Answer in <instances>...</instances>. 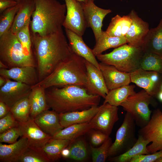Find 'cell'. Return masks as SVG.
I'll use <instances>...</instances> for the list:
<instances>
[{
    "instance_id": "9c48e42d",
    "label": "cell",
    "mask_w": 162,
    "mask_h": 162,
    "mask_svg": "<svg viewBox=\"0 0 162 162\" xmlns=\"http://www.w3.org/2000/svg\"><path fill=\"white\" fill-rule=\"evenodd\" d=\"M138 132L151 142L147 147L149 154L162 150V112L159 108L153 110L148 123Z\"/></svg>"
},
{
    "instance_id": "52a82bcc",
    "label": "cell",
    "mask_w": 162,
    "mask_h": 162,
    "mask_svg": "<svg viewBox=\"0 0 162 162\" xmlns=\"http://www.w3.org/2000/svg\"><path fill=\"white\" fill-rule=\"evenodd\" d=\"M154 98L143 89L128 97L120 106L130 115L136 125L142 128L147 124L151 118L152 111L149 105H156Z\"/></svg>"
},
{
    "instance_id": "f5cc1de1",
    "label": "cell",
    "mask_w": 162,
    "mask_h": 162,
    "mask_svg": "<svg viewBox=\"0 0 162 162\" xmlns=\"http://www.w3.org/2000/svg\"><path fill=\"white\" fill-rule=\"evenodd\" d=\"M155 162H162V157L157 160Z\"/></svg>"
},
{
    "instance_id": "ac0fdd59",
    "label": "cell",
    "mask_w": 162,
    "mask_h": 162,
    "mask_svg": "<svg viewBox=\"0 0 162 162\" xmlns=\"http://www.w3.org/2000/svg\"><path fill=\"white\" fill-rule=\"evenodd\" d=\"M35 67L26 66L9 69L0 68V75L32 86L39 82Z\"/></svg>"
},
{
    "instance_id": "484cf974",
    "label": "cell",
    "mask_w": 162,
    "mask_h": 162,
    "mask_svg": "<svg viewBox=\"0 0 162 162\" xmlns=\"http://www.w3.org/2000/svg\"><path fill=\"white\" fill-rule=\"evenodd\" d=\"M150 142L138 134L136 142L130 149L124 153L110 157L109 160L115 162H129L134 157L138 155L149 154L147 147Z\"/></svg>"
},
{
    "instance_id": "f546056e",
    "label": "cell",
    "mask_w": 162,
    "mask_h": 162,
    "mask_svg": "<svg viewBox=\"0 0 162 162\" xmlns=\"http://www.w3.org/2000/svg\"><path fill=\"white\" fill-rule=\"evenodd\" d=\"M135 87L134 85H129L109 90L103 103H107L117 106H120L128 97L136 93Z\"/></svg>"
},
{
    "instance_id": "681fc988",
    "label": "cell",
    "mask_w": 162,
    "mask_h": 162,
    "mask_svg": "<svg viewBox=\"0 0 162 162\" xmlns=\"http://www.w3.org/2000/svg\"><path fill=\"white\" fill-rule=\"evenodd\" d=\"M157 98L161 102H162V90H161L158 93Z\"/></svg>"
},
{
    "instance_id": "60d3db41",
    "label": "cell",
    "mask_w": 162,
    "mask_h": 162,
    "mask_svg": "<svg viewBox=\"0 0 162 162\" xmlns=\"http://www.w3.org/2000/svg\"><path fill=\"white\" fill-rule=\"evenodd\" d=\"M19 122L10 112L0 119V133L14 127L19 126Z\"/></svg>"
},
{
    "instance_id": "bcb514c9",
    "label": "cell",
    "mask_w": 162,
    "mask_h": 162,
    "mask_svg": "<svg viewBox=\"0 0 162 162\" xmlns=\"http://www.w3.org/2000/svg\"><path fill=\"white\" fill-rule=\"evenodd\" d=\"M10 111V108L4 103L0 101V119L5 116Z\"/></svg>"
},
{
    "instance_id": "cb8c5ba5",
    "label": "cell",
    "mask_w": 162,
    "mask_h": 162,
    "mask_svg": "<svg viewBox=\"0 0 162 162\" xmlns=\"http://www.w3.org/2000/svg\"><path fill=\"white\" fill-rule=\"evenodd\" d=\"M17 0L20 3V6L10 29L14 33L30 24L31 17L35 7L34 0Z\"/></svg>"
},
{
    "instance_id": "ba28073f",
    "label": "cell",
    "mask_w": 162,
    "mask_h": 162,
    "mask_svg": "<svg viewBox=\"0 0 162 162\" xmlns=\"http://www.w3.org/2000/svg\"><path fill=\"white\" fill-rule=\"evenodd\" d=\"M136 125L134 119L126 112L123 123L116 132L115 140L110 148L108 157L122 154L133 147L137 139L136 136Z\"/></svg>"
},
{
    "instance_id": "5bb4252c",
    "label": "cell",
    "mask_w": 162,
    "mask_h": 162,
    "mask_svg": "<svg viewBox=\"0 0 162 162\" xmlns=\"http://www.w3.org/2000/svg\"><path fill=\"white\" fill-rule=\"evenodd\" d=\"M5 84L0 88V101L10 108L20 100L28 97L32 92V86L7 78Z\"/></svg>"
},
{
    "instance_id": "7402d4cb",
    "label": "cell",
    "mask_w": 162,
    "mask_h": 162,
    "mask_svg": "<svg viewBox=\"0 0 162 162\" xmlns=\"http://www.w3.org/2000/svg\"><path fill=\"white\" fill-rule=\"evenodd\" d=\"M16 142L9 145L0 143V161L18 162L20 158L28 148L27 138L21 136Z\"/></svg>"
},
{
    "instance_id": "f6af8a7d",
    "label": "cell",
    "mask_w": 162,
    "mask_h": 162,
    "mask_svg": "<svg viewBox=\"0 0 162 162\" xmlns=\"http://www.w3.org/2000/svg\"><path fill=\"white\" fill-rule=\"evenodd\" d=\"M17 4V0H0V13L7 9L16 5Z\"/></svg>"
},
{
    "instance_id": "30bf717a",
    "label": "cell",
    "mask_w": 162,
    "mask_h": 162,
    "mask_svg": "<svg viewBox=\"0 0 162 162\" xmlns=\"http://www.w3.org/2000/svg\"><path fill=\"white\" fill-rule=\"evenodd\" d=\"M66 12L63 26L82 37L88 27L81 3L77 0H64Z\"/></svg>"
},
{
    "instance_id": "ffe728a7",
    "label": "cell",
    "mask_w": 162,
    "mask_h": 162,
    "mask_svg": "<svg viewBox=\"0 0 162 162\" xmlns=\"http://www.w3.org/2000/svg\"><path fill=\"white\" fill-rule=\"evenodd\" d=\"M65 32L69 41V45L73 52L100 69L99 63L94 54L92 49L85 44L82 37L68 29H65Z\"/></svg>"
},
{
    "instance_id": "836d02e7",
    "label": "cell",
    "mask_w": 162,
    "mask_h": 162,
    "mask_svg": "<svg viewBox=\"0 0 162 162\" xmlns=\"http://www.w3.org/2000/svg\"><path fill=\"white\" fill-rule=\"evenodd\" d=\"M17 1L18 4L16 5L6 9L1 13L0 37L10 29L20 6V2Z\"/></svg>"
},
{
    "instance_id": "44dd1931",
    "label": "cell",
    "mask_w": 162,
    "mask_h": 162,
    "mask_svg": "<svg viewBox=\"0 0 162 162\" xmlns=\"http://www.w3.org/2000/svg\"><path fill=\"white\" fill-rule=\"evenodd\" d=\"M34 119L44 133L52 137L64 128L60 123L59 114L52 110L41 112Z\"/></svg>"
},
{
    "instance_id": "8992f818",
    "label": "cell",
    "mask_w": 162,
    "mask_h": 162,
    "mask_svg": "<svg viewBox=\"0 0 162 162\" xmlns=\"http://www.w3.org/2000/svg\"><path fill=\"white\" fill-rule=\"evenodd\" d=\"M0 61L8 69L26 66H37L34 60L25 55L16 34L10 29L0 37Z\"/></svg>"
},
{
    "instance_id": "7c38bea8",
    "label": "cell",
    "mask_w": 162,
    "mask_h": 162,
    "mask_svg": "<svg viewBox=\"0 0 162 162\" xmlns=\"http://www.w3.org/2000/svg\"><path fill=\"white\" fill-rule=\"evenodd\" d=\"M118 106L107 103H103L99 106L97 112L90 122L92 129L109 136L118 120Z\"/></svg>"
},
{
    "instance_id": "7dc6e473",
    "label": "cell",
    "mask_w": 162,
    "mask_h": 162,
    "mask_svg": "<svg viewBox=\"0 0 162 162\" xmlns=\"http://www.w3.org/2000/svg\"><path fill=\"white\" fill-rule=\"evenodd\" d=\"M70 155V150L68 147L63 149L61 152V157L65 158H68Z\"/></svg>"
},
{
    "instance_id": "3957f363",
    "label": "cell",
    "mask_w": 162,
    "mask_h": 162,
    "mask_svg": "<svg viewBox=\"0 0 162 162\" xmlns=\"http://www.w3.org/2000/svg\"><path fill=\"white\" fill-rule=\"evenodd\" d=\"M34 0L30 32L43 36L62 28L66 12L65 4L57 0Z\"/></svg>"
},
{
    "instance_id": "e575fe53",
    "label": "cell",
    "mask_w": 162,
    "mask_h": 162,
    "mask_svg": "<svg viewBox=\"0 0 162 162\" xmlns=\"http://www.w3.org/2000/svg\"><path fill=\"white\" fill-rule=\"evenodd\" d=\"M30 25H28L15 34L21 44L25 55L29 58L34 60L32 52Z\"/></svg>"
},
{
    "instance_id": "d4e9b609",
    "label": "cell",
    "mask_w": 162,
    "mask_h": 162,
    "mask_svg": "<svg viewBox=\"0 0 162 162\" xmlns=\"http://www.w3.org/2000/svg\"><path fill=\"white\" fill-rule=\"evenodd\" d=\"M141 47L144 52L162 56V18L156 27L149 29Z\"/></svg>"
},
{
    "instance_id": "6da1fadb",
    "label": "cell",
    "mask_w": 162,
    "mask_h": 162,
    "mask_svg": "<svg viewBox=\"0 0 162 162\" xmlns=\"http://www.w3.org/2000/svg\"><path fill=\"white\" fill-rule=\"evenodd\" d=\"M30 34L40 81L59 63L69 58L73 52L62 28L45 36Z\"/></svg>"
},
{
    "instance_id": "4dcf8cb0",
    "label": "cell",
    "mask_w": 162,
    "mask_h": 162,
    "mask_svg": "<svg viewBox=\"0 0 162 162\" xmlns=\"http://www.w3.org/2000/svg\"><path fill=\"white\" fill-rule=\"evenodd\" d=\"M71 143V141L68 140L52 138L44 147L43 152L51 162L55 161L61 157L62 150Z\"/></svg>"
},
{
    "instance_id": "f1b7e54d",
    "label": "cell",
    "mask_w": 162,
    "mask_h": 162,
    "mask_svg": "<svg viewBox=\"0 0 162 162\" xmlns=\"http://www.w3.org/2000/svg\"><path fill=\"white\" fill-rule=\"evenodd\" d=\"M131 22L132 20L129 14L122 16L117 14L111 18L105 32L111 36H125Z\"/></svg>"
},
{
    "instance_id": "d590c367",
    "label": "cell",
    "mask_w": 162,
    "mask_h": 162,
    "mask_svg": "<svg viewBox=\"0 0 162 162\" xmlns=\"http://www.w3.org/2000/svg\"><path fill=\"white\" fill-rule=\"evenodd\" d=\"M68 147L70 155L68 158L78 161H83L86 158L87 149L85 142L81 138L75 140Z\"/></svg>"
},
{
    "instance_id": "2e32d148",
    "label": "cell",
    "mask_w": 162,
    "mask_h": 162,
    "mask_svg": "<svg viewBox=\"0 0 162 162\" xmlns=\"http://www.w3.org/2000/svg\"><path fill=\"white\" fill-rule=\"evenodd\" d=\"M132 22L125 36L127 43L136 47H142L149 30L148 23L140 17L134 10L128 14Z\"/></svg>"
},
{
    "instance_id": "9a60e30c",
    "label": "cell",
    "mask_w": 162,
    "mask_h": 162,
    "mask_svg": "<svg viewBox=\"0 0 162 162\" xmlns=\"http://www.w3.org/2000/svg\"><path fill=\"white\" fill-rule=\"evenodd\" d=\"M81 3L88 27L92 28L96 41L102 34L103 31L101 28L104 18L112 11L110 9H104L98 7L92 0Z\"/></svg>"
},
{
    "instance_id": "d6986e66",
    "label": "cell",
    "mask_w": 162,
    "mask_h": 162,
    "mask_svg": "<svg viewBox=\"0 0 162 162\" xmlns=\"http://www.w3.org/2000/svg\"><path fill=\"white\" fill-rule=\"evenodd\" d=\"M99 63L100 69L109 91L129 85L131 82L130 73L121 71L112 65L102 62Z\"/></svg>"
},
{
    "instance_id": "5b68a950",
    "label": "cell",
    "mask_w": 162,
    "mask_h": 162,
    "mask_svg": "<svg viewBox=\"0 0 162 162\" xmlns=\"http://www.w3.org/2000/svg\"><path fill=\"white\" fill-rule=\"evenodd\" d=\"M143 53L142 47L126 44L115 48L110 53L101 54L96 57L101 62L112 65L121 71L130 73L140 68Z\"/></svg>"
},
{
    "instance_id": "603a6c76",
    "label": "cell",
    "mask_w": 162,
    "mask_h": 162,
    "mask_svg": "<svg viewBox=\"0 0 162 162\" xmlns=\"http://www.w3.org/2000/svg\"><path fill=\"white\" fill-rule=\"evenodd\" d=\"M99 106L88 109L59 114L60 123L64 128L70 125L89 122L97 112Z\"/></svg>"
},
{
    "instance_id": "816d5d0a",
    "label": "cell",
    "mask_w": 162,
    "mask_h": 162,
    "mask_svg": "<svg viewBox=\"0 0 162 162\" xmlns=\"http://www.w3.org/2000/svg\"><path fill=\"white\" fill-rule=\"evenodd\" d=\"M79 2H81V3H85L86 2L88 1L89 0H77ZM93 1H94L95 0H92Z\"/></svg>"
},
{
    "instance_id": "ab89813d",
    "label": "cell",
    "mask_w": 162,
    "mask_h": 162,
    "mask_svg": "<svg viewBox=\"0 0 162 162\" xmlns=\"http://www.w3.org/2000/svg\"><path fill=\"white\" fill-rule=\"evenodd\" d=\"M32 90L29 97L30 108V117L34 118L40 112L39 106L37 87H32Z\"/></svg>"
},
{
    "instance_id": "277c9868",
    "label": "cell",
    "mask_w": 162,
    "mask_h": 162,
    "mask_svg": "<svg viewBox=\"0 0 162 162\" xmlns=\"http://www.w3.org/2000/svg\"><path fill=\"white\" fill-rule=\"evenodd\" d=\"M86 61L73 52L69 58L59 63L47 76L32 86H40L45 89L70 85L84 87L87 80Z\"/></svg>"
},
{
    "instance_id": "8fae6325",
    "label": "cell",
    "mask_w": 162,
    "mask_h": 162,
    "mask_svg": "<svg viewBox=\"0 0 162 162\" xmlns=\"http://www.w3.org/2000/svg\"><path fill=\"white\" fill-rule=\"evenodd\" d=\"M131 82L142 88L153 97H157L161 90L162 73L140 68L131 73Z\"/></svg>"
},
{
    "instance_id": "db71d44e",
    "label": "cell",
    "mask_w": 162,
    "mask_h": 162,
    "mask_svg": "<svg viewBox=\"0 0 162 162\" xmlns=\"http://www.w3.org/2000/svg\"><path fill=\"white\" fill-rule=\"evenodd\" d=\"M161 90H162V85L161 87Z\"/></svg>"
},
{
    "instance_id": "f907efd6",
    "label": "cell",
    "mask_w": 162,
    "mask_h": 162,
    "mask_svg": "<svg viewBox=\"0 0 162 162\" xmlns=\"http://www.w3.org/2000/svg\"><path fill=\"white\" fill-rule=\"evenodd\" d=\"M0 68L8 69L7 66L1 61H0Z\"/></svg>"
},
{
    "instance_id": "1f68e13d",
    "label": "cell",
    "mask_w": 162,
    "mask_h": 162,
    "mask_svg": "<svg viewBox=\"0 0 162 162\" xmlns=\"http://www.w3.org/2000/svg\"><path fill=\"white\" fill-rule=\"evenodd\" d=\"M140 68L162 73V56L153 53L144 52L140 61Z\"/></svg>"
},
{
    "instance_id": "8d00e7d4",
    "label": "cell",
    "mask_w": 162,
    "mask_h": 162,
    "mask_svg": "<svg viewBox=\"0 0 162 162\" xmlns=\"http://www.w3.org/2000/svg\"><path fill=\"white\" fill-rule=\"evenodd\" d=\"M112 143V139L109 136L98 148H95L90 145L92 161L104 162L108 158L110 148Z\"/></svg>"
},
{
    "instance_id": "c3c4849f",
    "label": "cell",
    "mask_w": 162,
    "mask_h": 162,
    "mask_svg": "<svg viewBox=\"0 0 162 162\" xmlns=\"http://www.w3.org/2000/svg\"><path fill=\"white\" fill-rule=\"evenodd\" d=\"M7 81L6 78L2 76H0V87L3 86L6 83Z\"/></svg>"
},
{
    "instance_id": "4316f807",
    "label": "cell",
    "mask_w": 162,
    "mask_h": 162,
    "mask_svg": "<svg viewBox=\"0 0 162 162\" xmlns=\"http://www.w3.org/2000/svg\"><path fill=\"white\" fill-rule=\"evenodd\" d=\"M127 43L125 36H111L105 31H103L100 36L96 40L95 44L92 50L96 56L109 49L116 48Z\"/></svg>"
},
{
    "instance_id": "7bdbcfd3",
    "label": "cell",
    "mask_w": 162,
    "mask_h": 162,
    "mask_svg": "<svg viewBox=\"0 0 162 162\" xmlns=\"http://www.w3.org/2000/svg\"><path fill=\"white\" fill-rule=\"evenodd\" d=\"M90 136V141L93 145L97 146L102 144L109 136L105 134L96 130L92 132Z\"/></svg>"
},
{
    "instance_id": "11a10c76",
    "label": "cell",
    "mask_w": 162,
    "mask_h": 162,
    "mask_svg": "<svg viewBox=\"0 0 162 162\" xmlns=\"http://www.w3.org/2000/svg\"><path fill=\"white\" fill-rule=\"evenodd\" d=\"M121 1H122V0H120Z\"/></svg>"
},
{
    "instance_id": "e0dca14e",
    "label": "cell",
    "mask_w": 162,
    "mask_h": 162,
    "mask_svg": "<svg viewBox=\"0 0 162 162\" xmlns=\"http://www.w3.org/2000/svg\"><path fill=\"white\" fill-rule=\"evenodd\" d=\"M87 80L84 87L90 94L98 95L105 99L109 90L106 86L102 72L86 60Z\"/></svg>"
},
{
    "instance_id": "4fadbf2b",
    "label": "cell",
    "mask_w": 162,
    "mask_h": 162,
    "mask_svg": "<svg viewBox=\"0 0 162 162\" xmlns=\"http://www.w3.org/2000/svg\"><path fill=\"white\" fill-rule=\"evenodd\" d=\"M19 123L22 136L28 140V148L44 154L43 148L52 137L47 134L40 128L34 118L30 117L28 121L19 122Z\"/></svg>"
},
{
    "instance_id": "74e56055",
    "label": "cell",
    "mask_w": 162,
    "mask_h": 162,
    "mask_svg": "<svg viewBox=\"0 0 162 162\" xmlns=\"http://www.w3.org/2000/svg\"><path fill=\"white\" fill-rule=\"evenodd\" d=\"M18 162H50V160L44 154L29 148L20 158Z\"/></svg>"
},
{
    "instance_id": "b9f144b4",
    "label": "cell",
    "mask_w": 162,
    "mask_h": 162,
    "mask_svg": "<svg viewBox=\"0 0 162 162\" xmlns=\"http://www.w3.org/2000/svg\"><path fill=\"white\" fill-rule=\"evenodd\" d=\"M162 157V150L147 154H140L131 159L129 162H155Z\"/></svg>"
},
{
    "instance_id": "9f6ffc18",
    "label": "cell",
    "mask_w": 162,
    "mask_h": 162,
    "mask_svg": "<svg viewBox=\"0 0 162 162\" xmlns=\"http://www.w3.org/2000/svg\"></svg>"
},
{
    "instance_id": "ee69618b",
    "label": "cell",
    "mask_w": 162,
    "mask_h": 162,
    "mask_svg": "<svg viewBox=\"0 0 162 162\" xmlns=\"http://www.w3.org/2000/svg\"><path fill=\"white\" fill-rule=\"evenodd\" d=\"M34 87H37V88L38 104L41 112L49 110V108L47 104L45 95V89L40 86ZM34 87L32 86V87Z\"/></svg>"
},
{
    "instance_id": "d6a6232c",
    "label": "cell",
    "mask_w": 162,
    "mask_h": 162,
    "mask_svg": "<svg viewBox=\"0 0 162 162\" xmlns=\"http://www.w3.org/2000/svg\"><path fill=\"white\" fill-rule=\"evenodd\" d=\"M10 112L19 122H25L30 118V108L29 97L23 99L10 108Z\"/></svg>"
},
{
    "instance_id": "83f0119b",
    "label": "cell",
    "mask_w": 162,
    "mask_h": 162,
    "mask_svg": "<svg viewBox=\"0 0 162 162\" xmlns=\"http://www.w3.org/2000/svg\"><path fill=\"white\" fill-rule=\"evenodd\" d=\"M92 129L90 122L73 124L60 130L52 138L68 140L71 142Z\"/></svg>"
},
{
    "instance_id": "7a4b0ae2",
    "label": "cell",
    "mask_w": 162,
    "mask_h": 162,
    "mask_svg": "<svg viewBox=\"0 0 162 162\" xmlns=\"http://www.w3.org/2000/svg\"><path fill=\"white\" fill-rule=\"evenodd\" d=\"M45 93L49 109L59 114L98 106L101 97L89 93L83 86L74 85L52 86L46 89Z\"/></svg>"
},
{
    "instance_id": "f35d334b",
    "label": "cell",
    "mask_w": 162,
    "mask_h": 162,
    "mask_svg": "<svg viewBox=\"0 0 162 162\" xmlns=\"http://www.w3.org/2000/svg\"><path fill=\"white\" fill-rule=\"evenodd\" d=\"M22 136L19 127H13L0 134V142L12 144L16 142L19 137Z\"/></svg>"
}]
</instances>
